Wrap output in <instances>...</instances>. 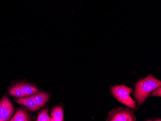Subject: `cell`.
Segmentation results:
<instances>
[{"mask_svg":"<svg viewBox=\"0 0 161 121\" xmlns=\"http://www.w3.org/2000/svg\"><path fill=\"white\" fill-rule=\"evenodd\" d=\"M161 82L152 74H149L144 79H140L135 85L134 96L138 106L142 105L151 92L161 87Z\"/></svg>","mask_w":161,"mask_h":121,"instance_id":"obj_1","label":"cell"},{"mask_svg":"<svg viewBox=\"0 0 161 121\" xmlns=\"http://www.w3.org/2000/svg\"><path fill=\"white\" fill-rule=\"evenodd\" d=\"M111 90L112 94L117 101L131 109H136L135 102L130 96V93L132 92V88L123 85L112 86Z\"/></svg>","mask_w":161,"mask_h":121,"instance_id":"obj_2","label":"cell"},{"mask_svg":"<svg viewBox=\"0 0 161 121\" xmlns=\"http://www.w3.org/2000/svg\"><path fill=\"white\" fill-rule=\"evenodd\" d=\"M107 121H136V118L134 115L133 111L120 107L109 112Z\"/></svg>","mask_w":161,"mask_h":121,"instance_id":"obj_3","label":"cell"},{"mask_svg":"<svg viewBox=\"0 0 161 121\" xmlns=\"http://www.w3.org/2000/svg\"><path fill=\"white\" fill-rule=\"evenodd\" d=\"M13 105L8 98L3 97L0 102V121H9L14 113Z\"/></svg>","mask_w":161,"mask_h":121,"instance_id":"obj_4","label":"cell"},{"mask_svg":"<svg viewBox=\"0 0 161 121\" xmlns=\"http://www.w3.org/2000/svg\"><path fill=\"white\" fill-rule=\"evenodd\" d=\"M19 104L23 105L31 111H36L40 109L39 107L36 104L33 99L31 97H22L16 100Z\"/></svg>","mask_w":161,"mask_h":121,"instance_id":"obj_5","label":"cell"},{"mask_svg":"<svg viewBox=\"0 0 161 121\" xmlns=\"http://www.w3.org/2000/svg\"><path fill=\"white\" fill-rule=\"evenodd\" d=\"M33 101L40 108L44 106L49 98V95L47 93L40 92L31 96Z\"/></svg>","mask_w":161,"mask_h":121,"instance_id":"obj_6","label":"cell"},{"mask_svg":"<svg viewBox=\"0 0 161 121\" xmlns=\"http://www.w3.org/2000/svg\"><path fill=\"white\" fill-rule=\"evenodd\" d=\"M51 114L52 117L51 121H62L64 119L62 107L57 106L53 108Z\"/></svg>","mask_w":161,"mask_h":121,"instance_id":"obj_7","label":"cell"},{"mask_svg":"<svg viewBox=\"0 0 161 121\" xmlns=\"http://www.w3.org/2000/svg\"><path fill=\"white\" fill-rule=\"evenodd\" d=\"M18 85L21 88L22 91H23L26 96L34 94L38 91L36 87L28 84H19Z\"/></svg>","mask_w":161,"mask_h":121,"instance_id":"obj_8","label":"cell"},{"mask_svg":"<svg viewBox=\"0 0 161 121\" xmlns=\"http://www.w3.org/2000/svg\"><path fill=\"white\" fill-rule=\"evenodd\" d=\"M11 121H30V118L28 114L22 109H19L15 114V115L11 119Z\"/></svg>","mask_w":161,"mask_h":121,"instance_id":"obj_9","label":"cell"},{"mask_svg":"<svg viewBox=\"0 0 161 121\" xmlns=\"http://www.w3.org/2000/svg\"><path fill=\"white\" fill-rule=\"evenodd\" d=\"M10 94L13 96H16L17 97H25V95L24 94L23 91H22L21 88L19 87V85H16L14 87L11 88L9 91Z\"/></svg>","mask_w":161,"mask_h":121,"instance_id":"obj_10","label":"cell"},{"mask_svg":"<svg viewBox=\"0 0 161 121\" xmlns=\"http://www.w3.org/2000/svg\"><path fill=\"white\" fill-rule=\"evenodd\" d=\"M48 108L44 109L42 110L39 114L38 116L37 119V121H51L52 120V118H51L48 114Z\"/></svg>","mask_w":161,"mask_h":121,"instance_id":"obj_11","label":"cell"},{"mask_svg":"<svg viewBox=\"0 0 161 121\" xmlns=\"http://www.w3.org/2000/svg\"><path fill=\"white\" fill-rule=\"evenodd\" d=\"M152 96H161V87L156 88L155 90L152 91Z\"/></svg>","mask_w":161,"mask_h":121,"instance_id":"obj_12","label":"cell"}]
</instances>
